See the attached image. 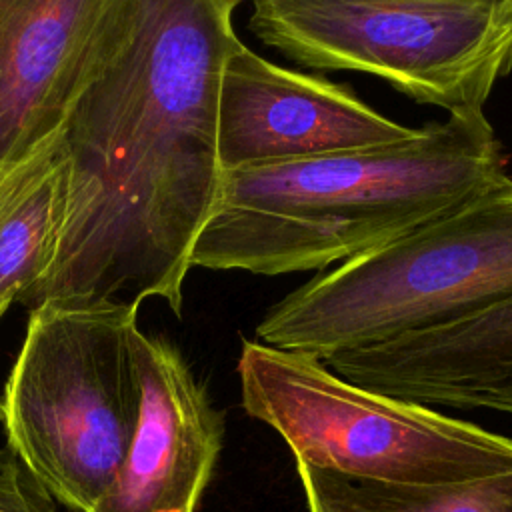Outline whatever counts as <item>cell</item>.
Instances as JSON below:
<instances>
[{
	"mask_svg": "<svg viewBox=\"0 0 512 512\" xmlns=\"http://www.w3.org/2000/svg\"><path fill=\"white\" fill-rule=\"evenodd\" d=\"M244 0H128L116 40L68 108V200L54 258L20 298H162L176 316L222 186L218 96Z\"/></svg>",
	"mask_w": 512,
	"mask_h": 512,
	"instance_id": "1",
	"label": "cell"
},
{
	"mask_svg": "<svg viewBox=\"0 0 512 512\" xmlns=\"http://www.w3.org/2000/svg\"><path fill=\"white\" fill-rule=\"evenodd\" d=\"M484 110L398 144L224 170L192 268L322 272L434 220L506 178Z\"/></svg>",
	"mask_w": 512,
	"mask_h": 512,
	"instance_id": "2",
	"label": "cell"
},
{
	"mask_svg": "<svg viewBox=\"0 0 512 512\" xmlns=\"http://www.w3.org/2000/svg\"><path fill=\"white\" fill-rule=\"evenodd\" d=\"M512 296V176L272 304L262 344L326 360L472 316Z\"/></svg>",
	"mask_w": 512,
	"mask_h": 512,
	"instance_id": "3",
	"label": "cell"
},
{
	"mask_svg": "<svg viewBox=\"0 0 512 512\" xmlns=\"http://www.w3.org/2000/svg\"><path fill=\"white\" fill-rule=\"evenodd\" d=\"M138 306L42 302L6 378V448L74 512L110 492L136 432Z\"/></svg>",
	"mask_w": 512,
	"mask_h": 512,
	"instance_id": "4",
	"label": "cell"
},
{
	"mask_svg": "<svg viewBox=\"0 0 512 512\" xmlns=\"http://www.w3.org/2000/svg\"><path fill=\"white\" fill-rule=\"evenodd\" d=\"M238 378L246 414L274 428L296 462L404 484L512 472V438L356 386L310 354L244 340Z\"/></svg>",
	"mask_w": 512,
	"mask_h": 512,
	"instance_id": "5",
	"label": "cell"
},
{
	"mask_svg": "<svg viewBox=\"0 0 512 512\" xmlns=\"http://www.w3.org/2000/svg\"><path fill=\"white\" fill-rule=\"evenodd\" d=\"M250 32L312 70L376 76L448 114L512 70V0H250Z\"/></svg>",
	"mask_w": 512,
	"mask_h": 512,
	"instance_id": "6",
	"label": "cell"
},
{
	"mask_svg": "<svg viewBox=\"0 0 512 512\" xmlns=\"http://www.w3.org/2000/svg\"><path fill=\"white\" fill-rule=\"evenodd\" d=\"M350 86L278 66L242 40L226 58L218 96L222 170L398 144L416 134Z\"/></svg>",
	"mask_w": 512,
	"mask_h": 512,
	"instance_id": "7",
	"label": "cell"
},
{
	"mask_svg": "<svg viewBox=\"0 0 512 512\" xmlns=\"http://www.w3.org/2000/svg\"><path fill=\"white\" fill-rule=\"evenodd\" d=\"M128 0H0V170L56 130L118 36Z\"/></svg>",
	"mask_w": 512,
	"mask_h": 512,
	"instance_id": "8",
	"label": "cell"
},
{
	"mask_svg": "<svg viewBox=\"0 0 512 512\" xmlns=\"http://www.w3.org/2000/svg\"><path fill=\"white\" fill-rule=\"evenodd\" d=\"M142 400L110 492L92 512H196L216 468L224 418L176 346L136 336Z\"/></svg>",
	"mask_w": 512,
	"mask_h": 512,
	"instance_id": "9",
	"label": "cell"
},
{
	"mask_svg": "<svg viewBox=\"0 0 512 512\" xmlns=\"http://www.w3.org/2000/svg\"><path fill=\"white\" fill-rule=\"evenodd\" d=\"M324 364L398 400L512 416V296L450 324L332 354Z\"/></svg>",
	"mask_w": 512,
	"mask_h": 512,
	"instance_id": "10",
	"label": "cell"
},
{
	"mask_svg": "<svg viewBox=\"0 0 512 512\" xmlns=\"http://www.w3.org/2000/svg\"><path fill=\"white\" fill-rule=\"evenodd\" d=\"M68 200L62 124L0 170V318L48 270Z\"/></svg>",
	"mask_w": 512,
	"mask_h": 512,
	"instance_id": "11",
	"label": "cell"
},
{
	"mask_svg": "<svg viewBox=\"0 0 512 512\" xmlns=\"http://www.w3.org/2000/svg\"><path fill=\"white\" fill-rule=\"evenodd\" d=\"M308 512H512V472L404 484L354 478L296 462Z\"/></svg>",
	"mask_w": 512,
	"mask_h": 512,
	"instance_id": "12",
	"label": "cell"
},
{
	"mask_svg": "<svg viewBox=\"0 0 512 512\" xmlns=\"http://www.w3.org/2000/svg\"><path fill=\"white\" fill-rule=\"evenodd\" d=\"M0 512H58L50 492L8 448H0Z\"/></svg>",
	"mask_w": 512,
	"mask_h": 512,
	"instance_id": "13",
	"label": "cell"
}]
</instances>
